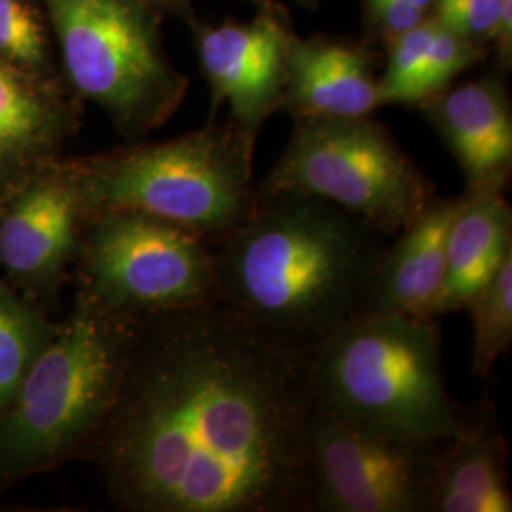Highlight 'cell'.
Listing matches in <instances>:
<instances>
[{
	"instance_id": "d6986e66",
	"label": "cell",
	"mask_w": 512,
	"mask_h": 512,
	"mask_svg": "<svg viewBox=\"0 0 512 512\" xmlns=\"http://www.w3.org/2000/svg\"><path fill=\"white\" fill-rule=\"evenodd\" d=\"M0 61L38 78H63L42 0H0Z\"/></svg>"
},
{
	"instance_id": "6da1fadb",
	"label": "cell",
	"mask_w": 512,
	"mask_h": 512,
	"mask_svg": "<svg viewBox=\"0 0 512 512\" xmlns=\"http://www.w3.org/2000/svg\"><path fill=\"white\" fill-rule=\"evenodd\" d=\"M310 349L217 298L141 317L80 459L129 512H311Z\"/></svg>"
},
{
	"instance_id": "ffe728a7",
	"label": "cell",
	"mask_w": 512,
	"mask_h": 512,
	"mask_svg": "<svg viewBox=\"0 0 512 512\" xmlns=\"http://www.w3.org/2000/svg\"><path fill=\"white\" fill-rule=\"evenodd\" d=\"M473 321V372L490 376L512 346V255L463 306Z\"/></svg>"
},
{
	"instance_id": "7c38bea8",
	"label": "cell",
	"mask_w": 512,
	"mask_h": 512,
	"mask_svg": "<svg viewBox=\"0 0 512 512\" xmlns=\"http://www.w3.org/2000/svg\"><path fill=\"white\" fill-rule=\"evenodd\" d=\"M82 110L84 101L63 78H38L0 61V202L63 156Z\"/></svg>"
},
{
	"instance_id": "ba28073f",
	"label": "cell",
	"mask_w": 512,
	"mask_h": 512,
	"mask_svg": "<svg viewBox=\"0 0 512 512\" xmlns=\"http://www.w3.org/2000/svg\"><path fill=\"white\" fill-rule=\"evenodd\" d=\"M74 270L76 289L131 317L179 310L215 296L207 239L129 211L86 217Z\"/></svg>"
},
{
	"instance_id": "44dd1931",
	"label": "cell",
	"mask_w": 512,
	"mask_h": 512,
	"mask_svg": "<svg viewBox=\"0 0 512 512\" xmlns=\"http://www.w3.org/2000/svg\"><path fill=\"white\" fill-rule=\"evenodd\" d=\"M488 54V50L476 46L467 38L459 37L458 33L446 29L437 21L435 35L406 93L404 107L418 109L421 103L433 95L450 88L459 74L484 61Z\"/></svg>"
},
{
	"instance_id": "603a6c76",
	"label": "cell",
	"mask_w": 512,
	"mask_h": 512,
	"mask_svg": "<svg viewBox=\"0 0 512 512\" xmlns=\"http://www.w3.org/2000/svg\"><path fill=\"white\" fill-rule=\"evenodd\" d=\"M512 0H435L433 18L490 52L501 14Z\"/></svg>"
},
{
	"instance_id": "8fae6325",
	"label": "cell",
	"mask_w": 512,
	"mask_h": 512,
	"mask_svg": "<svg viewBox=\"0 0 512 512\" xmlns=\"http://www.w3.org/2000/svg\"><path fill=\"white\" fill-rule=\"evenodd\" d=\"M188 27L211 92L209 120L228 105L230 120L258 137L281 107L294 35L289 12L277 0H266L256 4L249 21L196 19Z\"/></svg>"
},
{
	"instance_id": "d4e9b609",
	"label": "cell",
	"mask_w": 512,
	"mask_h": 512,
	"mask_svg": "<svg viewBox=\"0 0 512 512\" xmlns=\"http://www.w3.org/2000/svg\"><path fill=\"white\" fill-rule=\"evenodd\" d=\"M145 2L160 16H175L183 19L188 25H192L198 19L192 0H145Z\"/></svg>"
},
{
	"instance_id": "ac0fdd59",
	"label": "cell",
	"mask_w": 512,
	"mask_h": 512,
	"mask_svg": "<svg viewBox=\"0 0 512 512\" xmlns=\"http://www.w3.org/2000/svg\"><path fill=\"white\" fill-rule=\"evenodd\" d=\"M57 325L48 311L18 293L0 275V416L14 401L42 349L54 338Z\"/></svg>"
},
{
	"instance_id": "7402d4cb",
	"label": "cell",
	"mask_w": 512,
	"mask_h": 512,
	"mask_svg": "<svg viewBox=\"0 0 512 512\" xmlns=\"http://www.w3.org/2000/svg\"><path fill=\"white\" fill-rule=\"evenodd\" d=\"M437 21L431 16L385 46L387 61L380 76L382 105H404L408 88L420 69L421 61L435 35Z\"/></svg>"
},
{
	"instance_id": "83f0119b",
	"label": "cell",
	"mask_w": 512,
	"mask_h": 512,
	"mask_svg": "<svg viewBox=\"0 0 512 512\" xmlns=\"http://www.w3.org/2000/svg\"><path fill=\"white\" fill-rule=\"evenodd\" d=\"M253 2H255V4H260V2H266V0H253Z\"/></svg>"
},
{
	"instance_id": "7a4b0ae2",
	"label": "cell",
	"mask_w": 512,
	"mask_h": 512,
	"mask_svg": "<svg viewBox=\"0 0 512 512\" xmlns=\"http://www.w3.org/2000/svg\"><path fill=\"white\" fill-rule=\"evenodd\" d=\"M385 234L300 192H262L249 215L209 239L215 296L298 348L317 346L365 308Z\"/></svg>"
},
{
	"instance_id": "5bb4252c",
	"label": "cell",
	"mask_w": 512,
	"mask_h": 512,
	"mask_svg": "<svg viewBox=\"0 0 512 512\" xmlns=\"http://www.w3.org/2000/svg\"><path fill=\"white\" fill-rule=\"evenodd\" d=\"M382 105L376 54L368 42L349 38L300 37L287 54L281 112L298 118L372 116Z\"/></svg>"
},
{
	"instance_id": "8992f818",
	"label": "cell",
	"mask_w": 512,
	"mask_h": 512,
	"mask_svg": "<svg viewBox=\"0 0 512 512\" xmlns=\"http://www.w3.org/2000/svg\"><path fill=\"white\" fill-rule=\"evenodd\" d=\"M59 69L129 139L167 124L188 78L165 50L162 19L145 0H42Z\"/></svg>"
},
{
	"instance_id": "30bf717a",
	"label": "cell",
	"mask_w": 512,
	"mask_h": 512,
	"mask_svg": "<svg viewBox=\"0 0 512 512\" xmlns=\"http://www.w3.org/2000/svg\"><path fill=\"white\" fill-rule=\"evenodd\" d=\"M84 220L67 158L40 167L0 202V275L50 310L74 268Z\"/></svg>"
},
{
	"instance_id": "277c9868",
	"label": "cell",
	"mask_w": 512,
	"mask_h": 512,
	"mask_svg": "<svg viewBox=\"0 0 512 512\" xmlns=\"http://www.w3.org/2000/svg\"><path fill=\"white\" fill-rule=\"evenodd\" d=\"M310 382L319 406L387 435L444 442L465 408L446 384L435 319L361 311L310 349Z\"/></svg>"
},
{
	"instance_id": "52a82bcc",
	"label": "cell",
	"mask_w": 512,
	"mask_h": 512,
	"mask_svg": "<svg viewBox=\"0 0 512 512\" xmlns=\"http://www.w3.org/2000/svg\"><path fill=\"white\" fill-rule=\"evenodd\" d=\"M332 203L397 236L437 196L435 186L372 116L298 118L281 158L256 186Z\"/></svg>"
},
{
	"instance_id": "e0dca14e",
	"label": "cell",
	"mask_w": 512,
	"mask_h": 512,
	"mask_svg": "<svg viewBox=\"0 0 512 512\" xmlns=\"http://www.w3.org/2000/svg\"><path fill=\"white\" fill-rule=\"evenodd\" d=\"M512 255V209L505 188L463 192L446 241V277L435 317L463 310L465 302Z\"/></svg>"
},
{
	"instance_id": "3957f363",
	"label": "cell",
	"mask_w": 512,
	"mask_h": 512,
	"mask_svg": "<svg viewBox=\"0 0 512 512\" xmlns=\"http://www.w3.org/2000/svg\"><path fill=\"white\" fill-rule=\"evenodd\" d=\"M139 319L76 289L69 315L0 416V494L82 456L116 399Z\"/></svg>"
},
{
	"instance_id": "5b68a950",
	"label": "cell",
	"mask_w": 512,
	"mask_h": 512,
	"mask_svg": "<svg viewBox=\"0 0 512 512\" xmlns=\"http://www.w3.org/2000/svg\"><path fill=\"white\" fill-rule=\"evenodd\" d=\"M255 135L228 120L169 141L135 143L67 158L90 217L129 211L213 239L249 215L256 200Z\"/></svg>"
},
{
	"instance_id": "9a60e30c",
	"label": "cell",
	"mask_w": 512,
	"mask_h": 512,
	"mask_svg": "<svg viewBox=\"0 0 512 512\" xmlns=\"http://www.w3.org/2000/svg\"><path fill=\"white\" fill-rule=\"evenodd\" d=\"M458 198H433L416 219L385 247L363 311L435 319L446 277V241L458 215Z\"/></svg>"
},
{
	"instance_id": "4316f807",
	"label": "cell",
	"mask_w": 512,
	"mask_h": 512,
	"mask_svg": "<svg viewBox=\"0 0 512 512\" xmlns=\"http://www.w3.org/2000/svg\"><path fill=\"white\" fill-rule=\"evenodd\" d=\"M300 6H306V8H313V6H317L321 0H296Z\"/></svg>"
},
{
	"instance_id": "484cf974",
	"label": "cell",
	"mask_w": 512,
	"mask_h": 512,
	"mask_svg": "<svg viewBox=\"0 0 512 512\" xmlns=\"http://www.w3.org/2000/svg\"><path fill=\"white\" fill-rule=\"evenodd\" d=\"M410 4H414L416 8H420L421 12L433 16V6H435V0H406Z\"/></svg>"
},
{
	"instance_id": "4fadbf2b",
	"label": "cell",
	"mask_w": 512,
	"mask_h": 512,
	"mask_svg": "<svg viewBox=\"0 0 512 512\" xmlns=\"http://www.w3.org/2000/svg\"><path fill=\"white\" fill-rule=\"evenodd\" d=\"M418 109L465 177V192L507 188L512 171V103L505 73L450 86Z\"/></svg>"
},
{
	"instance_id": "2e32d148",
	"label": "cell",
	"mask_w": 512,
	"mask_h": 512,
	"mask_svg": "<svg viewBox=\"0 0 512 512\" xmlns=\"http://www.w3.org/2000/svg\"><path fill=\"white\" fill-rule=\"evenodd\" d=\"M507 440L494 406L465 412L458 433L440 444L429 512H511Z\"/></svg>"
},
{
	"instance_id": "cb8c5ba5",
	"label": "cell",
	"mask_w": 512,
	"mask_h": 512,
	"mask_svg": "<svg viewBox=\"0 0 512 512\" xmlns=\"http://www.w3.org/2000/svg\"><path fill=\"white\" fill-rule=\"evenodd\" d=\"M363 10L368 33L384 46L431 18L406 0H363Z\"/></svg>"
},
{
	"instance_id": "9c48e42d",
	"label": "cell",
	"mask_w": 512,
	"mask_h": 512,
	"mask_svg": "<svg viewBox=\"0 0 512 512\" xmlns=\"http://www.w3.org/2000/svg\"><path fill=\"white\" fill-rule=\"evenodd\" d=\"M440 444L368 429L315 403L311 512H429Z\"/></svg>"
}]
</instances>
